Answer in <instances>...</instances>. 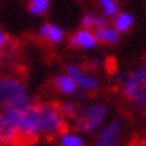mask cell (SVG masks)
<instances>
[{
  "mask_svg": "<svg viewBox=\"0 0 146 146\" xmlns=\"http://www.w3.org/2000/svg\"><path fill=\"white\" fill-rule=\"evenodd\" d=\"M36 104L33 96L23 79L17 76H2L0 78V110L11 112L27 109Z\"/></svg>",
  "mask_w": 146,
  "mask_h": 146,
  "instance_id": "cell-1",
  "label": "cell"
},
{
  "mask_svg": "<svg viewBox=\"0 0 146 146\" xmlns=\"http://www.w3.org/2000/svg\"><path fill=\"white\" fill-rule=\"evenodd\" d=\"M122 92L133 104L146 108V63L127 75L122 84Z\"/></svg>",
  "mask_w": 146,
  "mask_h": 146,
  "instance_id": "cell-2",
  "label": "cell"
},
{
  "mask_svg": "<svg viewBox=\"0 0 146 146\" xmlns=\"http://www.w3.org/2000/svg\"><path fill=\"white\" fill-rule=\"evenodd\" d=\"M37 110L40 115V124H42V134L46 136H55V134H64L67 124L60 110V104L54 103H39Z\"/></svg>",
  "mask_w": 146,
  "mask_h": 146,
  "instance_id": "cell-3",
  "label": "cell"
},
{
  "mask_svg": "<svg viewBox=\"0 0 146 146\" xmlns=\"http://www.w3.org/2000/svg\"><path fill=\"white\" fill-rule=\"evenodd\" d=\"M106 116H108V106L106 104H90L81 112H78L75 118V128L79 133H92L103 125Z\"/></svg>",
  "mask_w": 146,
  "mask_h": 146,
  "instance_id": "cell-4",
  "label": "cell"
},
{
  "mask_svg": "<svg viewBox=\"0 0 146 146\" xmlns=\"http://www.w3.org/2000/svg\"><path fill=\"white\" fill-rule=\"evenodd\" d=\"M67 73L75 78V81L79 85V90H82L85 92L96 91L98 88V85H100L96 78H92L88 73H85V70L82 67H79V66H67Z\"/></svg>",
  "mask_w": 146,
  "mask_h": 146,
  "instance_id": "cell-5",
  "label": "cell"
},
{
  "mask_svg": "<svg viewBox=\"0 0 146 146\" xmlns=\"http://www.w3.org/2000/svg\"><path fill=\"white\" fill-rule=\"evenodd\" d=\"M121 122L113 121L104 127L97 136L96 146H119V134H121Z\"/></svg>",
  "mask_w": 146,
  "mask_h": 146,
  "instance_id": "cell-6",
  "label": "cell"
},
{
  "mask_svg": "<svg viewBox=\"0 0 146 146\" xmlns=\"http://www.w3.org/2000/svg\"><path fill=\"white\" fill-rule=\"evenodd\" d=\"M98 45V39L96 36L94 30L81 29L70 37V46L81 49H92Z\"/></svg>",
  "mask_w": 146,
  "mask_h": 146,
  "instance_id": "cell-7",
  "label": "cell"
},
{
  "mask_svg": "<svg viewBox=\"0 0 146 146\" xmlns=\"http://www.w3.org/2000/svg\"><path fill=\"white\" fill-rule=\"evenodd\" d=\"M19 133L14 122L0 110V145H12L18 140Z\"/></svg>",
  "mask_w": 146,
  "mask_h": 146,
  "instance_id": "cell-8",
  "label": "cell"
},
{
  "mask_svg": "<svg viewBox=\"0 0 146 146\" xmlns=\"http://www.w3.org/2000/svg\"><path fill=\"white\" fill-rule=\"evenodd\" d=\"M39 37L52 45H58L64 40L66 35H64V30L61 27H58L57 24L45 23L39 27Z\"/></svg>",
  "mask_w": 146,
  "mask_h": 146,
  "instance_id": "cell-9",
  "label": "cell"
},
{
  "mask_svg": "<svg viewBox=\"0 0 146 146\" xmlns=\"http://www.w3.org/2000/svg\"><path fill=\"white\" fill-rule=\"evenodd\" d=\"M52 87H54L58 92L66 94V96L76 94V92L79 91L78 82L75 81V78L69 75V73H66V75H60V76H55L54 81H52Z\"/></svg>",
  "mask_w": 146,
  "mask_h": 146,
  "instance_id": "cell-10",
  "label": "cell"
},
{
  "mask_svg": "<svg viewBox=\"0 0 146 146\" xmlns=\"http://www.w3.org/2000/svg\"><path fill=\"white\" fill-rule=\"evenodd\" d=\"M133 25H134V17H133L130 12H119V14L113 18V27L119 35L130 31Z\"/></svg>",
  "mask_w": 146,
  "mask_h": 146,
  "instance_id": "cell-11",
  "label": "cell"
},
{
  "mask_svg": "<svg viewBox=\"0 0 146 146\" xmlns=\"http://www.w3.org/2000/svg\"><path fill=\"white\" fill-rule=\"evenodd\" d=\"M96 36L98 39V43H106V45H113L119 40V33L115 30L113 25H108V27L94 30Z\"/></svg>",
  "mask_w": 146,
  "mask_h": 146,
  "instance_id": "cell-12",
  "label": "cell"
},
{
  "mask_svg": "<svg viewBox=\"0 0 146 146\" xmlns=\"http://www.w3.org/2000/svg\"><path fill=\"white\" fill-rule=\"evenodd\" d=\"M98 5L103 11L106 18H115L119 12V2L118 0H98Z\"/></svg>",
  "mask_w": 146,
  "mask_h": 146,
  "instance_id": "cell-13",
  "label": "cell"
},
{
  "mask_svg": "<svg viewBox=\"0 0 146 146\" xmlns=\"http://www.w3.org/2000/svg\"><path fill=\"white\" fill-rule=\"evenodd\" d=\"M51 0H29V12L35 17L45 15L49 9Z\"/></svg>",
  "mask_w": 146,
  "mask_h": 146,
  "instance_id": "cell-14",
  "label": "cell"
},
{
  "mask_svg": "<svg viewBox=\"0 0 146 146\" xmlns=\"http://www.w3.org/2000/svg\"><path fill=\"white\" fill-rule=\"evenodd\" d=\"M60 145L61 146H85V142H84V139L78 134L64 133V134L60 136Z\"/></svg>",
  "mask_w": 146,
  "mask_h": 146,
  "instance_id": "cell-15",
  "label": "cell"
},
{
  "mask_svg": "<svg viewBox=\"0 0 146 146\" xmlns=\"http://www.w3.org/2000/svg\"><path fill=\"white\" fill-rule=\"evenodd\" d=\"M60 110L64 118H76L78 115V106L72 102H64L60 104Z\"/></svg>",
  "mask_w": 146,
  "mask_h": 146,
  "instance_id": "cell-16",
  "label": "cell"
},
{
  "mask_svg": "<svg viewBox=\"0 0 146 146\" xmlns=\"http://www.w3.org/2000/svg\"><path fill=\"white\" fill-rule=\"evenodd\" d=\"M96 19H97V14L94 12H87L82 17V29H88V30H94L96 29Z\"/></svg>",
  "mask_w": 146,
  "mask_h": 146,
  "instance_id": "cell-17",
  "label": "cell"
},
{
  "mask_svg": "<svg viewBox=\"0 0 146 146\" xmlns=\"http://www.w3.org/2000/svg\"><path fill=\"white\" fill-rule=\"evenodd\" d=\"M9 43V35L3 29H0V49L6 48V45Z\"/></svg>",
  "mask_w": 146,
  "mask_h": 146,
  "instance_id": "cell-18",
  "label": "cell"
}]
</instances>
